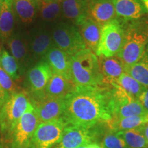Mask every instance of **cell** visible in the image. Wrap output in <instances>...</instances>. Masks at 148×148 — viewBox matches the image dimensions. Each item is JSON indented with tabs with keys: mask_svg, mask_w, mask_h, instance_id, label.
Instances as JSON below:
<instances>
[{
	"mask_svg": "<svg viewBox=\"0 0 148 148\" xmlns=\"http://www.w3.org/2000/svg\"><path fill=\"white\" fill-rule=\"evenodd\" d=\"M62 118L67 125L94 127L112 119L110 86L74 88L64 99Z\"/></svg>",
	"mask_w": 148,
	"mask_h": 148,
	"instance_id": "1",
	"label": "cell"
},
{
	"mask_svg": "<svg viewBox=\"0 0 148 148\" xmlns=\"http://www.w3.org/2000/svg\"><path fill=\"white\" fill-rule=\"evenodd\" d=\"M71 77L77 87L103 86V77L95 53L86 48L71 56Z\"/></svg>",
	"mask_w": 148,
	"mask_h": 148,
	"instance_id": "2",
	"label": "cell"
},
{
	"mask_svg": "<svg viewBox=\"0 0 148 148\" xmlns=\"http://www.w3.org/2000/svg\"><path fill=\"white\" fill-rule=\"evenodd\" d=\"M123 30V45L116 56L126 67L137 62L143 55L148 44V24L133 21Z\"/></svg>",
	"mask_w": 148,
	"mask_h": 148,
	"instance_id": "3",
	"label": "cell"
},
{
	"mask_svg": "<svg viewBox=\"0 0 148 148\" xmlns=\"http://www.w3.org/2000/svg\"><path fill=\"white\" fill-rule=\"evenodd\" d=\"M26 94L18 92L12 94L0 108V132L9 136L16 123L30 104Z\"/></svg>",
	"mask_w": 148,
	"mask_h": 148,
	"instance_id": "4",
	"label": "cell"
},
{
	"mask_svg": "<svg viewBox=\"0 0 148 148\" xmlns=\"http://www.w3.org/2000/svg\"><path fill=\"white\" fill-rule=\"evenodd\" d=\"M110 96L112 119L147 114L139 101L131 97L117 83L110 86Z\"/></svg>",
	"mask_w": 148,
	"mask_h": 148,
	"instance_id": "5",
	"label": "cell"
},
{
	"mask_svg": "<svg viewBox=\"0 0 148 148\" xmlns=\"http://www.w3.org/2000/svg\"><path fill=\"white\" fill-rule=\"evenodd\" d=\"M40 124L32 103L16 123L9 135L10 148H27L35 131Z\"/></svg>",
	"mask_w": 148,
	"mask_h": 148,
	"instance_id": "6",
	"label": "cell"
},
{
	"mask_svg": "<svg viewBox=\"0 0 148 148\" xmlns=\"http://www.w3.org/2000/svg\"><path fill=\"white\" fill-rule=\"evenodd\" d=\"M123 25L116 19L101 27V37L95 55L97 56L112 57L117 55L123 45Z\"/></svg>",
	"mask_w": 148,
	"mask_h": 148,
	"instance_id": "7",
	"label": "cell"
},
{
	"mask_svg": "<svg viewBox=\"0 0 148 148\" xmlns=\"http://www.w3.org/2000/svg\"><path fill=\"white\" fill-rule=\"evenodd\" d=\"M52 39L55 46L70 56L86 49V45L77 25L60 23L53 29Z\"/></svg>",
	"mask_w": 148,
	"mask_h": 148,
	"instance_id": "8",
	"label": "cell"
},
{
	"mask_svg": "<svg viewBox=\"0 0 148 148\" xmlns=\"http://www.w3.org/2000/svg\"><path fill=\"white\" fill-rule=\"evenodd\" d=\"M66 125L62 117L40 123L27 148H53L60 140Z\"/></svg>",
	"mask_w": 148,
	"mask_h": 148,
	"instance_id": "9",
	"label": "cell"
},
{
	"mask_svg": "<svg viewBox=\"0 0 148 148\" xmlns=\"http://www.w3.org/2000/svg\"><path fill=\"white\" fill-rule=\"evenodd\" d=\"M52 73L45 60L39 61L27 71L26 80L31 103L38 102L45 98V88Z\"/></svg>",
	"mask_w": 148,
	"mask_h": 148,
	"instance_id": "10",
	"label": "cell"
},
{
	"mask_svg": "<svg viewBox=\"0 0 148 148\" xmlns=\"http://www.w3.org/2000/svg\"><path fill=\"white\" fill-rule=\"evenodd\" d=\"M99 132V126L89 128L67 125L60 140L53 148H78L95 143Z\"/></svg>",
	"mask_w": 148,
	"mask_h": 148,
	"instance_id": "11",
	"label": "cell"
},
{
	"mask_svg": "<svg viewBox=\"0 0 148 148\" xmlns=\"http://www.w3.org/2000/svg\"><path fill=\"white\" fill-rule=\"evenodd\" d=\"M28 45L32 61L39 62L53 46L52 36L45 27H38L31 33Z\"/></svg>",
	"mask_w": 148,
	"mask_h": 148,
	"instance_id": "12",
	"label": "cell"
},
{
	"mask_svg": "<svg viewBox=\"0 0 148 148\" xmlns=\"http://www.w3.org/2000/svg\"><path fill=\"white\" fill-rule=\"evenodd\" d=\"M64 99L45 97L38 102L32 103L36 112L39 123L60 119L64 110Z\"/></svg>",
	"mask_w": 148,
	"mask_h": 148,
	"instance_id": "13",
	"label": "cell"
},
{
	"mask_svg": "<svg viewBox=\"0 0 148 148\" xmlns=\"http://www.w3.org/2000/svg\"><path fill=\"white\" fill-rule=\"evenodd\" d=\"M7 42L12 53L11 55L17 62L19 66L20 74L22 75L32 61L28 40L21 33L13 32Z\"/></svg>",
	"mask_w": 148,
	"mask_h": 148,
	"instance_id": "14",
	"label": "cell"
},
{
	"mask_svg": "<svg viewBox=\"0 0 148 148\" xmlns=\"http://www.w3.org/2000/svg\"><path fill=\"white\" fill-rule=\"evenodd\" d=\"M88 16L101 27L116 19V11L112 0H88Z\"/></svg>",
	"mask_w": 148,
	"mask_h": 148,
	"instance_id": "15",
	"label": "cell"
},
{
	"mask_svg": "<svg viewBox=\"0 0 148 148\" xmlns=\"http://www.w3.org/2000/svg\"><path fill=\"white\" fill-rule=\"evenodd\" d=\"M99 69L103 77V86L115 84L124 73V66L117 56H99Z\"/></svg>",
	"mask_w": 148,
	"mask_h": 148,
	"instance_id": "16",
	"label": "cell"
},
{
	"mask_svg": "<svg viewBox=\"0 0 148 148\" xmlns=\"http://www.w3.org/2000/svg\"><path fill=\"white\" fill-rule=\"evenodd\" d=\"M53 73L60 74L66 78L71 77V56L55 45L49 49L44 58Z\"/></svg>",
	"mask_w": 148,
	"mask_h": 148,
	"instance_id": "17",
	"label": "cell"
},
{
	"mask_svg": "<svg viewBox=\"0 0 148 148\" xmlns=\"http://www.w3.org/2000/svg\"><path fill=\"white\" fill-rule=\"evenodd\" d=\"M116 16L128 21L139 19L147 13L141 0H112Z\"/></svg>",
	"mask_w": 148,
	"mask_h": 148,
	"instance_id": "18",
	"label": "cell"
},
{
	"mask_svg": "<svg viewBox=\"0 0 148 148\" xmlns=\"http://www.w3.org/2000/svg\"><path fill=\"white\" fill-rule=\"evenodd\" d=\"M75 88L71 79L52 73L45 88V97L64 99Z\"/></svg>",
	"mask_w": 148,
	"mask_h": 148,
	"instance_id": "19",
	"label": "cell"
},
{
	"mask_svg": "<svg viewBox=\"0 0 148 148\" xmlns=\"http://www.w3.org/2000/svg\"><path fill=\"white\" fill-rule=\"evenodd\" d=\"M77 26L86 48L95 53L100 40L101 27L89 17L86 18Z\"/></svg>",
	"mask_w": 148,
	"mask_h": 148,
	"instance_id": "20",
	"label": "cell"
},
{
	"mask_svg": "<svg viewBox=\"0 0 148 148\" xmlns=\"http://www.w3.org/2000/svg\"><path fill=\"white\" fill-rule=\"evenodd\" d=\"M88 0H63L61 2L64 16L78 25L88 18Z\"/></svg>",
	"mask_w": 148,
	"mask_h": 148,
	"instance_id": "21",
	"label": "cell"
},
{
	"mask_svg": "<svg viewBox=\"0 0 148 148\" xmlns=\"http://www.w3.org/2000/svg\"><path fill=\"white\" fill-rule=\"evenodd\" d=\"M14 14L12 0H2L0 12V39L7 42L13 34Z\"/></svg>",
	"mask_w": 148,
	"mask_h": 148,
	"instance_id": "22",
	"label": "cell"
},
{
	"mask_svg": "<svg viewBox=\"0 0 148 148\" xmlns=\"http://www.w3.org/2000/svg\"><path fill=\"white\" fill-rule=\"evenodd\" d=\"M13 10L23 23H32L39 12V0H12Z\"/></svg>",
	"mask_w": 148,
	"mask_h": 148,
	"instance_id": "23",
	"label": "cell"
},
{
	"mask_svg": "<svg viewBox=\"0 0 148 148\" xmlns=\"http://www.w3.org/2000/svg\"><path fill=\"white\" fill-rule=\"evenodd\" d=\"M124 71L148 88V44L139 60L132 65L124 67Z\"/></svg>",
	"mask_w": 148,
	"mask_h": 148,
	"instance_id": "24",
	"label": "cell"
},
{
	"mask_svg": "<svg viewBox=\"0 0 148 148\" xmlns=\"http://www.w3.org/2000/svg\"><path fill=\"white\" fill-rule=\"evenodd\" d=\"M147 122H148V120L146 115L133 116L119 119H112L106 124L108 125L109 130L113 132H118L138 128Z\"/></svg>",
	"mask_w": 148,
	"mask_h": 148,
	"instance_id": "25",
	"label": "cell"
},
{
	"mask_svg": "<svg viewBox=\"0 0 148 148\" xmlns=\"http://www.w3.org/2000/svg\"><path fill=\"white\" fill-rule=\"evenodd\" d=\"M62 1L58 0H39V12L42 19L52 21L59 16L62 10Z\"/></svg>",
	"mask_w": 148,
	"mask_h": 148,
	"instance_id": "26",
	"label": "cell"
},
{
	"mask_svg": "<svg viewBox=\"0 0 148 148\" xmlns=\"http://www.w3.org/2000/svg\"><path fill=\"white\" fill-rule=\"evenodd\" d=\"M115 133L124 140L128 148H147L148 147L147 140L138 128Z\"/></svg>",
	"mask_w": 148,
	"mask_h": 148,
	"instance_id": "27",
	"label": "cell"
},
{
	"mask_svg": "<svg viewBox=\"0 0 148 148\" xmlns=\"http://www.w3.org/2000/svg\"><path fill=\"white\" fill-rule=\"evenodd\" d=\"M116 83L131 97L136 99H138L146 88L126 72L122 74Z\"/></svg>",
	"mask_w": 148,
	"mask_h": 148,
	"instance_id": "28",
	"label": "cell"
},
{
	"mask_svg": "<svg viewBox=\"0 0 148 148\" xmlns=\"http://www.w3.org/2000/svg\"><path fill=\"white\" fill-rule=\"evenodd\" d=\"M0 65L14 81H17L21 77L17 62L15 58L5 49L1 51L0 56Z\"/></svg>",
	"mask_w": 148,
	"mask_h": 148,
	"instance_id": "29",
	"label": "cell"
},
{
	"mask_svg": "<svg viewBox=\"0 0 148 148\" xmlns=\"http://www.w3.org/2000/svg\"><path fill=\"white\" fill-rule=\"evenodd\" d=\"M109 131L103 138L101 143L103 148H128L123 138L118 136L116 133Z\"/></svg>",
	"mask_w": 148,
	"mask_h": 148,
	"instance_id": "30",
	"label": "cell"
},
{
	"mask_svg": "<svg viewBox=\"0 0 148 148\" xmlns=\"http://www.w3.org/2000/svg\"><path fill=\"white\" fill-rule=\"evenodd\" d=\"M0 85L5 90L8 92L9 95L21 92V88L18 87L14 79L2 69L0 65Z\"/></svg>",
	"mask_w": 148,
	"mask_h": 148,
	"instance_id": "31",
	"label": "cell"
},
{
	"mask_svg": "<svg viewBox=\"0 0 148 148\" xmlns=\"http://www.w3.org/2000/svg\"><path fill=\"white\" fill-rule=\"evenodd\" d=\"M137 100L139 101L144 109L147 111L148 113V88L146 87L143 92L138 97Z\"/></svg>",
	"mask_w": 148,
	"mask_h": 148,
	"instance_id": "32",
	"label": "cell"
},
{
	"mask_svg": "<svg viewBox=\"0 0 148 148\" xmlns=\"http://www.w3.org/2000/svg\"><path fill=\"white\" fill-rule=\"evenodd\" d=\"M9 97H10V95H9L8 92L3 89L2 86L0 85V108L4 104V103L7 101Z\"/></svg>",
	"mask_w": 148,
	"mask_h": 148,
	"instance_id": "33",
	"label": "cell"
},
{
	"mask_svg": "<svg viewBox=\"0 0 148 148\" xmlns=\"http://www.w3.org/2000/svg\"><path fill=\"white\" fill-rule=\"evenodd\" d=\"M138 129L139 130V131L141 132V134L145 136V139L147 140L148 143V122L145 123L142 125H140V127H138Z\"/></svg>",
	"mask_w": 148,
	"mask_h": 148,
	"instance_id": "34",
	"label": "cell"
},
{
	"mask_svg": "<svg viewBox=\"0 0 148 148\" xmlns=\"http://www.w3.org/2000/svg\"><path fill=\"white\" fill-rule=\"evenodd\" d=\"M86 147L87 148H103V147L100 145H99V144L96 143H90V144H88L86 146Z\"/></svg>",
	"mask_w": 148,
	"mask_h": 148,
	"instance_id": "35",
	"label": "cell"
},
{
	"mask_svg": "<svg viewBox=\"0 0 148 148\" xmlns=\"http://www.w3.org/2000/svg\"><path fill=\"white\" fill-rule=\"evenodd\" d=\"M141 1H142V3H143L145 9L148 12V0H141Z\"/></svg>",
	"mask_w": 148,
	"mask_h": 148,
	"instance_id": "36",
	"label": "cell"
},
{
	"mask_svg": "<svg viewBox=\"0 0 148 148\" xmlns=\"http://www.w3.org/2000/svg\"><path fill=\"white\" fill-rule=\"evenodd\" d=\"M3 145L2 142H1V140H0V148H3Z\"/></svg>",
	"mask_w": 148,
	"mask_h": 148,
	"instance_id": "37",
	"label": "cell"
},
{
	"mask_svg": "<svg viewBox=\"0 0 148 148\" xmlns=\"http://www.w3.org/2000/svg\"><path fill=\"white\" fill-rule=\"evenodd\" d=\"M1 3H2V0H0V12H1Z\"/></svg>",
	"mask_w": 148,
	"mask_h": 148,
	"instance_id": "38",
	"label": "cell"
},
{
	"mask_svg": "<svg viewBox=\"0 0 148 148\" xmlns=\"http://www.w3.org/2000/svg\"><path fill=\"white\" fill-rule=\"evenodd\" d=\"M86 146H87V145H84V146H82V147H78V148H87V147H86Z\"/></svg>",
	"mask_w": 148,
	"mask_h": 148,
	"instance_id": "39",
	"label": "cell"
},
{
	"mask_svg": "<svg viewBox=\"0 0 148 148\" xmlns=\"http://www.w3.org/2000/svg\"><path fill=\"white\" fill-rule=\"evenodd\" d=\"M146 117H147V120H148V113L146 114Z\"/></svg>",
	"mask_w": 148,
	"mask_h": 148,
	"instance_id": "40",
	"label": "cell"
},
{
	"mask_svg": "<svg viewBox=\"0 0 148 148\" xmlns=\"http://www.w3.org/2000/svg\"><path fill=\"white\" fill-rule=\"evenodd\" d=\"M1 48H0V56H1Z\"/></svg>",
	"mask_w": 148,
	"mask_h": 148,
	"instance_id": "41",
	"label": "cell"
},
{
	"mask_svg": "<svg viewBox=\"0 0 148 148\" xmlns=\"http://www.w3.org/2000/svg\"><path fill=\"white\" fill-rule=\"evenodd\" d=\"M58 1H63V0H58Z\"/></svg>",
	"mask_w": 148,
	"mask_h": 148,
	"instance_id": "42",
	"label": "cell"
},
{
	"mask_svg": "<svg viewBox=\"0 0 148 148\" xmlns=\"http://www.w3.org/2000/svg\"><path fill=\"white\" fill-rule=\"evenodd\" d=\"M0 136H1V132H0Z\"/></svg>",
	"mask_w": 148,
	"mask_h": 148,
	"instance_id": "43",
	"label": "cell"
}]
</instances>
